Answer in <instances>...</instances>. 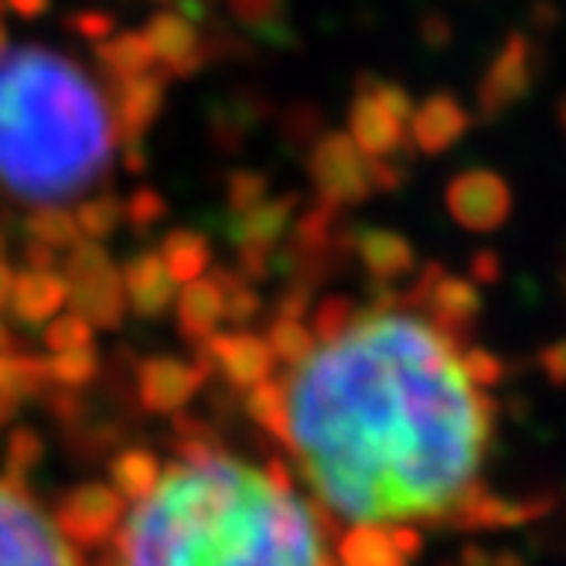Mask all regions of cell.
Instances as JSON below:
<instances>
[{
	"mask_svg": "<svg viewBox=\"0 0 566 566\" xmlns=\"http://www.w3.org/2000/svg\"><path fill=\"white\" fill-rule=\"evenodd\" d=\"M464 352L420 311L379 301L283 376V443L321 509L352 530L481 515L495 402Z\"/></svg>",
	"mask_w": 566,
	"mask_h": 566,
	"instance_id": "obj_1",
	"label": "cell"
},
{
	"mask_svg": "<svg viewBox=\"0 0 566 566\" xmlns=\"http://www.w3.org/2000/svg\"><path fill=\"white\" fill-rule=\"evenodd\" d=\"M119 566H332L317 505L283 464H175L119 533Z\"/></svg>",
	"mask_w": 566,
	"mask_h": 566,
	"instance_id": "obj_2",
	"label": "cell"
},
{
	"mask_svg": "<svg viewBox=\"0 0 566 566\" xmlns=\"http://www.w3.org/2000/svg\"><path fill=\"white\" fill-rule=\"evenodd\" d=\"M116 127L103 93L49 49L0 52V181L28 201L72 198L103 178Z\"/></svg>",
	"mask_w": 566,
	"mask_h": 566,
	"instance_id": "obj_3",
	"label": "cell"
},
{
	"mask_svg": "<svg viewBox=\"0 0 566 566\" xmlns=\"http://www.w3.org/2000/svg\"><path fill=\"white\" fill-rule=\"evenodd\" d=\"M413 96L389 78H358L355 99L348 106V140L361 157L376 165H396L399 150L410 144Z\"/></svg>",
	"mask_w": 566,
	"mask_h": 566,
	"instance_id": "obj_4",
	"label": "cell"
},
{
	"mask_svg": "<svg viewBox=\"0 0 566 566\" xmlns=\"http://www.w3.org/2000/svg\"><path fill=\"white\" fill-rule=\"evenodd\" d=\"M0 566H78L55 522L21 484H0Z\"/></svg>",
	"mask_w": 566,
	"mask_h": 566,
	"instance_id": "obj_5",
	"label": "cell"
},
{
	"mask_svg": "<svg viewBox=\"0 0 566 566\" xmlns=\"http://www.w3.org/2000/svg\"><path fill=\"white\" fill-rule=\"evenodd\" d=\"M62 280L69 287V304H72L75 317H83L93 332L119 328L124 307H127V294H124L119 270L113 266L109 253L99 247V242H90V239L75 242V247L65 253Z\"/></svg>",
	"mask_w": 566,
	"mask_h": 566,
	"instance_id": "obj_6",
	"label": "cell"
},
{
	"mask_svg": "<svg viewBox=\"0 0 566 566\" xmlns=\"http://www.w3.org/2000/svg\"><path fill=\"white\" fill-rule=\"evenodd\" d=\"M307 175L317 191V201H325L332 209H348L369 201L379 185V165L369 157H361L358 147L348 140V134H325L317 137L307 154Z\"/></svg>",
	"mask_w": 566,
	"mask_h": 566,
	"instance_id": "obj_7",
	"label": "cell"
},
{
	"mask_svg": "<svg viewBox=\"0 0 566 566\" xmlns=\"http://www.w3.org/2000/svg\"><path fill=\"white\" fill-rule=\"evenodd\" d=\"M407 304H413L443 335L464 342V335L474 328V321H478L481 294L471 280L454 276L440 266H427V270H420Z\"/></svg>",
	"mask_w": 566,
	"mask_h": 566,
	"instance_id": "obj_8",
	"label": "cell"
},
{
	"mask_svg": "<svg viewBox=\"0 0 566 566\" xmlns=\"http://www.w3.org/2000/svg\"><path fill=\"white\" fill-rule=\"evenodd\" d=\"M443 206L461 229L495 232L512 216V188L489 168H471L451 178L448 191H443Z\"/></svg>",
	"mask_w": 566,
	"mask_h": 566,
	"instance_id": "obj_9",
	"label": "cell"
},
{
	"mask_svg": "<svg viewBox=\"0 0 566 566\" xmlns=\"http://www.w3.org/2000/svg\"><path fill=\"white\" fill-rule=\"evenodd\" d=\"M119 522H124V499L116 489L103 481H90L72 489L55 515V530L65 543L75 546H99L116 536Z\"/></svg>",
	"mask_w": 566,
	"mask_h": 566,
	"instance_id": "obj_10",
	"label": "cell"
},
{
	"mask_svg": "<svg viewBox=\"0 0 566 566\" xmlns=\"http://www.w3.org/2000/svg\"><path fill=\"white\" fill-rule=\"evenodd\" d=\"M536 62L539 52L525 34H509L499 55L492 59L489 72H484L481 86H478V106L484 119H495L499 113L512 109L530 96L536 83Z\"/></svg>",
	"mask_w": 566,
	"mask_h": 566,
	"instance_id": "obj_11",
	"label": "cell"
},
{
	"mask_svg": "<svg viewBox=\"0 0 566 566\" xmlns=\"http://www.w3.org/2000/svg\"><path fill=\"white\" fill-rule=\"evenodd\" d=\"M212 369L206 361H181L171 355H154L137 366V396L150 413H181L198 396Z\"/></svg>",
	"mask_w": 566,
	"mask_h": 566,
	"instance_id": "obj_12",
	"label": "cell"
},
{
	"mask_svg": "<svg viewBox=\"0 0 566 566\" xmlns=\"http://www.w3.org/2000/svg\"><path fill=\"white\" fill-rule=\"evenodd\" d=\"M195 352H198V361H206L209 369H219L229 379V386L247 389V392L273 379V369H276L270 345L250 332H216Z\"/></svg>",
	"mask_w": 566,
	"mask_h": 566,
	"instance_id": "obj_13",
	"label": "cell"
},
{
	"mask_svg": "<svg viewBox=\"0 0 566 566\" xmlns=\"http://www.w3.org/2000/svg\"><path fill=\"white\" fill-rule=\"evenodd\" d=\"M144 38L154 52L157 72L168 78H191L201 65H206V49H201V38L195 21L175 14V11H160L147 21Z\"/></svg>",
	"mask_w": 566,
	"mask_h": 566,
	"instance_id": "obj_14",
	"label": "cell"
},
{
	"mask_svg": "<svg viewBox=\"0 0 566 566\" xmlns=\"http://www.w3.org/2000/svg\"><path fill=\"white\" fill-rule=\"evenodd\" d=\"M168 96V75L147 72L127 83H113V127L119 144H144L150 124L160 116Z\"/></svg>",
	"mask_w": 566,
	"mask_h": 566,
	"instance_id": "obj_15",
	"label": "cell"
},
{
	"mask_svg": "<svg viewBox=\"0 0 566 566\" xmlns=\"http://www.w3.org/2000/svg\"><path fill=\"white\" fill-rule=\"evenodd\" d=\"M468 130H471V109L454 93H430L413 106L410 144L427 157L451 150Z\"/></svg>",
	"mask_w": 566,
	"mask_h": 566,
	"instance_id": "obj_16",
	"label": "cell"
},
{
	"mask_svg": "<svg viewBox=\"0 0 566 566\" xmlns=\"http://www.w3.org/2000/svg\"><path fill=\"white\" fill-rule=\"evenodd\" d=\"M119 280H124V294H127V304L134 307L137 317H147V321H157L165 317L175 304V287L178 283L171 280L165 260L157 253H137L127 260V266L119 270Z\"/></svg>",
	"mask_w": 566,
	"mask_h": 566,
	"instance_id": "obj_17",
	"label": "cell"
},
{
	"mask_svg": "<svg viewBox=\"0 0 566 566\" xmlns=\"http://www.w3.org/2000/svg\"><path fill=\"white\" fill-rule=\"evenodd\" d=\"M352 250L361 260V266H366V273L379 283H396L402 276L417 273L420 266L413 242L392 229H376V226L358 229L352 235Z\"/></svg>",
	"mask_w": 566,
	"mask_h": 566,
	"instance_id": "obj_18",
	"label": "cell"
},
{
	"mask_svg": "<svg viewBox=\"0 0 566 566\" xmlns=\"http://www.w3.org/2000/svg\"><path fill=\"white\" fill-rule=\"evenodd\" d=\"M297 209V195H283V198H266L256 209L229 216L226 232L235 242V250H263L273 253L276 242L287 235Z\"/></svg>",
	"mask_w": 566,
	"mask_h": 566,
	"instance_id": "obj_19",
	"label": "cell"
},
{
	"mask_svg": "<svg viewBox=\"0 0 566 566\" xmlns=\"http://www.w3.org/2000/svg\"><path fill=\"white\" fill-rule=\"evenodd\" d=\"M175 304H178V332L195 348L219 332V325H222V291L209 273L185 283V291L175 297Z\"/></svg>",
	"mask_w": 566,
	"mask_h": 566,
	"instance_id": "obj_20",
	"label": "cell"
},
{
	"mask_svg": "<svg viewBox=\"0 0 566 566\" xmlns=\"http://www.w3.org/2000/svg\"><path fill=\"white\" fill-rule=\"evenodd\" d=\"M8 304H11L14 317L24 321V325H42V321H49L62 311V304H69V287L59 273L24 270L14 276Z\"/></svg>",
	"mask_w": 566,
	"mask_h": 566,
	"instance_id": "obj_21",
	"label": "cell"
},
{
	"mask_svg": "<svg viewBox=\"0 0 566 566\" xmlns=\"http://www.w3.org/2000/svg\"><path fill=\"white\" fill-rule=\"evenodd\" d=\"M413 543V530H352L342 539L345 566H402V546Z\"/></svg>",
	"mask_w": 566,
	"mask_h": 566,
	"instance_id": "obj_22",
	"label": "cell"
},
{
	"mask_svg": "<svg viewBox=\"0 0 566 566\" xmlns=\"http://www.w3.org/2000/svg\"><path fill=\"white\" fill-rule=\"evenodd\" d=\"M96 62L103 65V72L113 83H127V78H137L157 69L144 31H124L116 38H106V42L96 45Z\"/></svg>",
	"mask_w": 566,
	"mask_h": 566,
	"instance_id": "obj_23",
	"label": "cell"
},
{
	"mask_svg": "<svg viewBox=\"0 0 566 566\" xmlns=\"http://www.w3.org/2000/svg\"><path fill=\"white\" fill-rule=\"evenodd\" d=\"M157 256L165 260L175 283H191V280L209 273L212 247H209V239L201 232H195V229H175V232L165 235V242H160Z\"/></svg>",
	"mask_w": 566,
	"mask_h": 566,
	"instance_id": "obj_24",
	"label": "cell"
},
{
	"mask_svg": "<svg viewBox=\"0 0 566 566\" xmlns=\"http://www.w3.org/2000/svg\"><path fill=\"white\" fill-rule=\"evenodd\" d=\"M109 478H113V489L124 502H140L154 492V484L160 481V464L150 451L130 448V451H119L109 464Z\"/></svg>",
	"mask_w": 566,
	"mask_h": 566,
	"instance_id": "obj_25",
	"label": "cell"
},
{
	"mask_svg": "<svg viewBox=\"0 0 566 566\" xmlns=\"http://www.w3.org/2000/svg\"><path fill=\"white\" fill-rule=\"evenodd\" d=\"M24 229H28L31 242H38V247H45L52 253H69L78 242L75 216L65 212V209H55V206H45V209H38L34 216H28Z\"/></svg>",
	"mask_w": 566,
	"mask_h": 566,
	"instance_id": "obj_26",
	"label": "cell"
},
{
	"mask_svg": "<svg viewBox=\"0 0 566 566\" xmlns=\"http://www.w3.org/2000/svg\"><path fill=\"white\" fill-rule=\"evenodd\" d=\"M263 342L270 345L273 358L283 361V366H291V369L297 366V361H304L317 345L314 332L304 325L301 317H273V325H270Z\"/></svg>",
	"mask_w": 566,
	"mask_h": 566,
	"instance_id": "obj_27",
	"label": "cell"
},
{
	"mask_svg": "<svg viewBox=\"0 0 566 566\" xmlns=\"http://www.w3.org/2000/svg\"><path fill=\"white\" fill-rule=\"evenodd\" d=\"M219 291H222V321H229V325H250V321L260 314V294L253 291L250 280H242L235 270H212L209 273Z\"/></svg>",
	"mask_w": 566,
	"mask_h": 566,
	"instance_id": "obj_28",
	"label": "cell"
},
{
	"mask_svg": "<svg viewBox=\"0 0 566 566\" xmlns=\"http://www.w3.org/2000/svg\"><path fill=\"white\" fill-rule=\"evenodd\" d=\"M0 382H4L18 399H31V396H42L52 382H49V369H45V358H34V355H0Z\"/></svg>",
	"mask_w": 566,
	"mask_h": 566,
	"instance_id": "obj_29",
	"label": "cell"
},
{
	"mask_svg": "<svg viewBox=\"0 0 566 566\" xmlns=\"http://www.w3.org/2000/svg\"><path fill=\"white\" fill-rule=\"evenodd\" d=\"M45 369H49V382H55L62 389H83L99 373V355L93 345L72 348V352H55L52 358H45Z\"/></svg>",
	"mask_w": 566,
	"mask_h": 566,
	"instance_id": "obj_30",
	"label": "cell"
},
{
	"mask_svg": "<svg viewBox=\"0 0 566 566\" xmlns=\"http://www.w3.org/2000/svg\"><path fill=\"white\" fill-rule=\"evenodd\" d=\"M72 216H75L78 235H86L90 242H103L116 232L119 222H124V206H119V198L113 195H96L83 201Z\"/></svg>",
	"mask_w": 566,
	"mask_h": 566,
	"instance_id": "obj_31",
	"label": "cell"
},
{
	"mask_svg": "<svg viewBox=\"0 0 566 566\" xmlns=\"http://www.w3.org/2000/svg\"><path fill=\"white\" fill-rule=\"evenodd\" d=\"M247 410L250 417L270 433L283 440V423H287V407H283V386L280 379H266L247 392Z\"/></svg>",
	"mask_w": 566,
	"mask_h": 566,
	"instance_id": "obj_32",
	"label": "cell"
},
{
	"mask_svg": "<svg viewBox=\"0 0 566 566\" xmlns=\"http://www.w3.org/2000/svg\"><path fill=\"white\" fill-rule=\"evenodd\" d=\"M42 458H45V440L28 427H18L8 437V451H4V471L11 484H24L28 474L42 464Z\"/></svg>",
	"mask_w": 566,
	"mask_h": 566,
	"instance_id": "obj_33",
	"label": "cell"
},
{
	"mask_svg": "<svg viewBox=\"0 0 566 566\" xmlns=\"http://www.w3.org/2000/svg\"><path fill=\"white\" fill-rule=\"evenodd\" d=\"M266 175L260 171H232L226 181V201H229V216H242L256 209L260 201H266Z\"/></svg>",
	"mask_w": 566,
	"mask_h": 566,
	"instance_id": "obj_34",
	"label": "cell"
},
{
	"mask_svg": "<svg viewBox=\"0 0 566 566\" xmlns=\"http://www.w3.org/2000/svg\"><path fill=\"white\" fill-rule=\"evenodd\" d=\"M45 345H49L52 355L55 352H72V348H90L93 345V328L86 325L83 317L62 314L45 328Z\"/></svg>",
	"mask_w": 566,
	"mask_h": 566,
	"instance_id": "obj_35",
	"label": "cell"
},
{
	"mask_svg": "<svg viewBox=\"0 0 566 566\" xmlns=\"http://www.w3.org/2000/svg\"><path fill=\"white\" fill-rule=\"evenodd\" d=\"M355 304L348 297H328V301H321L317 311H314V321H311V332L317 342H332L335 335H342L348 328V321L355 317Z\"/></svg>",
	"mask_w": 566,
	"mask_h": 566,
	"instance_id": "obj_36",
	"label": "cell"
},
{
	"mask_svg": "<svg viewBox=\"0 0 566 566\" xmlns=\"http://www.w3.org/2000/svg\"><path fill=\"white\" fill-rule=\"evenodd\" d=\"M165 216H168V201H165V195H160L157 188H137V191L127 198V206H124V219H127L137 232L157 226Z\"/></svg>",
	"mask_w": 566,
	"mask_h": 566,
	"instance_id": "obj_37",
	"label": "cell"
},
{
	"mask_svg": "<svg viewBox=\"0 0 566 566\" xmlns=\"http://www.w3.org/2000/svg\"><path fill=\"white\" fill-rule=\"evenodd\" d=\"M229 8L242 24H250L256 31H276L283 0H229Z\"/></svg>",
	"mask_w": 566,
	"mask_h": 566,
	"instance_id": "obj_38",
	"label": "cell"
},
{
	"mask_svg": "<svg viewBox=\"0 0 566 566\" xmlns=\"http://www.w3.org/2000/svg\"><path fill=\"white\" fill-rule=\"evenodd\" d=\"M69 28L99 45V42H106V38H113L116 21L106 11H75V14H69Z\"/></svg>",
	"mask_w": 566,
	"mask_h": 566,
	"instance_id": "obj_39",
	"label": "cell"
},
{
	"mask_svg": "<svg viewBox=\"0 0 566 566\" xmlns=\"http://www.w3.org/2000/svg\"><path fill=\"white\" fill-rule=\"evenodd\" d=\"M49 402H52V413H55L65 427H75L78 420L86 417V402H83V396H78L75 389L52 392V396H49Z\"/></svg>",
	"mask_w": 566,
	"mask_h": 566,
	"instance_id": "obj_40",
	"label": "cell"
},
{
	"mask_svg": "<svg viewBox=\"0 0 566 566\" xmlns=\"http://www.w3.org/2000/svg\"><path fill=\"white\" fill-rule=\"evenodd\" d=\"M543 369L549 379H566V342H556L553 348L543 352Z\"/></svg>",
	"mask_w": 566,
	"mask_h": 566,
	"instance_id": "obj_41",
	"label": "cell"
},
{
	"mask_svg": "<svg viewBox=\"0 0 566 566\" xmlns=\"http://www.w3.org/2000/svg\"><path fill=\"white\" fill-rule=\"evenodd\" d=\"M24 256H28L31 270H45V273H52V270L59 266V256H55L52 250H45V247H38V242H28V247H24Z\"/></svg>",
	"mask_w": 566,
	"mask_h": 566,
	"instance_id": "obj_42",
	"label": "cell"
},
{
	"mask_svg": "<svg viewBox=\"0 0 566 566\" xmlns=\"http://www.w3.org/2000/svg\"><path fill=\"white\" fill-rule=\"evenodd\" d=\"M119 154H124V168L140 175L147 168V150L144 144H119Z\"/></svg>",
	"mask_w": 566,
	"mask_h": 566,
	"instance_id": "obj_43",
	"label": "cell"
},
{
	"mask_svg": "<svg viewBox=\"0 0 566 566\" xmlns=\"http://www.w3.org/2000/svg\"><path fill=\"white\" fill-rule=\"evenodd\" d=\"M52 0H4V8H11L21 18H42L49 11Z\"/></svg>",
	"mask_w": 566,
	"mask_h": 566,
	"instance_id": "obj_44",
	"label": "cell"
},
{
	"mask_svg": "<svg viewBox=\"0 0 566 566\" xmlns=\"http://www.w3.org/2000/svg\"><path fill=\"white\" fill-rule=\"evenodd\" d=\"M18 402H21V399H18L4 382H0V427H4V423L18 413Z\"/></svg>",
	"mask_w": 566,
	"mask_h": 566,
	"instance_id": "obj_45",
	"label": "cell"
},
{
	"mask_svg": "<svg viewBox=\"0 0 566 566\" xmlns=\"http://www.w3.org/2000/svg\"><path fill=\"white\" fill-rule=\"evenodd\" d=\"M11 287H14V270L8 260H0V311H4L11 301Z\"/></svg>",
	"mask_w": 566,
	"mask_h": 566,
	"instance_id": "obj_46",
	"label": "cell"
},
{
	"mask_svg": "<svg viewBox=\"0 0 566 566\" xmlns=\"http://www.w3.org/2000/svg\"><path fill=\"white\" fill-rule=\"evenodd\" d=\"M11 348H14V335L0 325V355H11Z\"/></svg>",
	"mask_w": 566,
	"mask_h": 566,
	"instance_id": "obj_47",
	"label": "cell"
},
{
	"mask_svg": "<svg viewBox=\"0 0 566 566\" xmlns=\"http://www.w3.org/2000/svg\"><path fill=\"white\" fill-rule=\"evenodd\" d=\"M8 49V28H4V0H0V52Z\"/></svg>",
	"mask_w": 566,
	"mask_h": 566,
	"instance_id": "obj_48",
	"label": "cell"
},
{
	"mask_svg": "<svg viewBox=\"0 0 566 566\" xmlns=\"http://www.w3.org/2000/svg\"><path fill=\"white\" fill-rule=\"evenodd\" d=\"M4 253H8V235L0 232V260H4Z\"/></svg>",
	"mask_w": 566,
	"mask_h": 566,
	"instance_id": "obj_49",
	"label": "cell"
},
{
	"mask_svg": "<svg viewBox=\"0 0 566 566\" xmlns=\"http://www.w3.org/2000/svg\"><path fill=\"white\" fill-rule=\"evenodd\" d=\"M96 566H119V559H103V563H96Z\"/></svg>",
	"mask_w": 566,
	"mask_h": 566,
	"instance_id": "obj_50",
	"label": "cell"
}]
</instances>
